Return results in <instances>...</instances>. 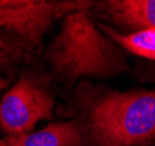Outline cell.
I'll use <instances>...</instances> for the list:
<instances>
[{
	"label": "cell",
	"instance_id": "obj_1",
	"mask_svg": "<svg viewBox=\"0 0 155 146\" xmlns=\"http://www.w3.org/2000/svg\"><path fill=\"white\" fill-rule=\"evenodd\" d=\"M45 56L53 74L67 82L82 77H111L128 68L123 52L103 35L86 11L65 16L61 31L48 46Z\"/></svg>",
	"mask_w": 155,
	"mask_h": 146
},
{
	"label": "cell",
	"instance_id": "obj_2",
	"mask_svg": "<svg viewBox=\"0 0 155 146\" xmlns=\"http://www.w3.org/2000/svg\"><path fill=\"white\" fill-rule=\"evenodd\" d=\"M91 146H143L155 139V90L107 91L89 102Z\"/></svg>",
	"mask_w": 155,
	"mask_h": 146
},
{
	"label": "cell",
	"instance_id": "obj_3",
	"mask_svg": "<svg viewBox=\"0 0 155 146\" xmlns=\"http://www.w3.org/2000/svg\"><path fill=\"white\" fill-rule=\"evenodd\" d=\"M54 100L45 82L22 76L8 89L0 102V129L7 136L28 133L34 125L50 119Z\"/></svg>",
	"mask_w": 155,
	"mask_h": 146
},
{
	"label": "cell",
	"instance_id": "obj_4",
	"mask_svg": "<svg viewBox=\"0 0 155 146\" xmlns=\"http://www.w3.org/2000/svg\"><path fill=\"white\" fill-rule=\"evenodd\" d=\"M91 1H0V27L15 32L22 41L35 48L57 19L91 7Z\"/></svg>",
	"mask_w": 155,
	"mask_h": 146
},
{
	"label": "cell",
	"instance_id": "obj_5",
	"mask_svg": "<svg viewBox=\"0 0 155 146\" xmlns=\"http://www.w3.org/2000/svg\"><path fill=\"white\" fill-rule=\"evenodd\" d=\"M6 146H85L83 126L78 121L50 124L33 133L6 136Z\"/></svg>",
	"mask_w": 155,
	"mask_h": 146
},
{
	"label": "cell",
	"instance_id": "obj_6",
	"mask_svg": "<svg viewBox=\"0 0 155 146\" xmlns=\"http://www.w3.org/2000/svg\"><path fill=\"white\" fill-rule=\"evenodd\" d=\"M99 6L107 19L126 29H155V0H110Z\"/></svg>",
	"mask_w": 155,
	"mask_h": 146
},
{
	"label": "cell",
	"instance_id": "obj_7",
	"mask_svg": "<svg viewBox=\"0 0 155 146\" xmlns=\"http://www.w3.org/2000/svg\"><path fill=\"white\" fill-rule=\"evenodd\" d=\"M99 29L104 32L116 45L128 50L130 53L155 61V29L121 34L106 25H99Z\"/></svg>",
	"mask_w": 155,
	"mask_h": 146
},
{
	"label": "cell",
	"instance_id": "obj_8",
	"mask_svg": "<svg viewBox=\"0 0 155 146\" xmlns=\"http://www.w3.org/2000/svg\"><path fill=\"white\" fill-rule=\"evenodd\" d=\"M11 62V59L8 56L7 50H5L2 47L0 46V71H2L4 69H6Z\"/></svg>",
	"mask_w": 155,
	"mask_h": 146
},
{
	"label": "cell",
	"instance_id": "obj_9",
	"mask_svg": "<svg viewBox=\"0 0 155 146\" xmlns=\"http://www.w3.org/2000/svg\"><path fill=\"white\" fill-rule=\"evenodd\" d=\"M6 85H7V82H6L4 78L0 77V91H1L4 88H6Z\"/></svg>",
	"mask_w": 155,
	"mask_h": 146
},
{
	"label": "cell",
	"instance_id": "obj_10",
	"mask_svg": "<svg viewBox=\"0 0 155 146\" xmlns=\"http://www.w3.org/2000/svg\"><path fill=\"white\" fill-rule=\"evenodd\" d=\"M0 146H6V144H2V143H0Z\"/></svg>",
	"mask_w": 155,
	"mask_h": 146
}]
</instances>
